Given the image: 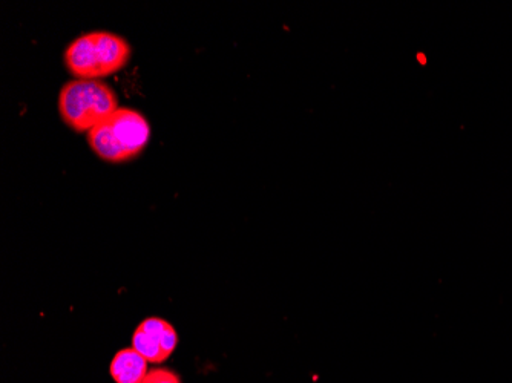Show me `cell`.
<instances>
[{
    "instance_id": "cell-5",
    "label": "cell",
    "mask_w": 512,
    "mask_h": 383,
    "mask_svg": "<svg viewBox=\"0 0 512 383\" xmlns=\"http://www.w3.org/2000/svg\"><path fill=\"white\" fill-rule=\"evenodd\" d=\"M115 383H142L148 376V361L135 348H123L115 353L109 367Z\"/></svg>"
},
{
    "instance_id": "cell-1",
    "label": "cell",
    "mask_w": 512,
    "mask_h": 383,
    "mask_svg": "<svg viewBox=\"0 0 512 383\" xmlns=\"http://www.w3.org/2000/svg\"><path fill=\"white\" fill-rule=\"evenodd\" d=\"M128 40L108 31H92L69 43L65 65L80 80H102L119 73L131 60Z\"/></svg>"
},
{
    "instance_id": "cell-4",
    "label": "cell",
    "mask_w": 512,
    "mask_h": 383,
    "mask_svg": "<svg viewBox=\"0 0 512 383\" xmlns=\"http://www.w3.org/2000/svg\"><path fill=\"white\" fill-rule=\"evenodd\" d=\"M178 334L172 324L161 318H148L132 334V348L151 364H163L174 353Z\"/></svg>"
},
{
    "instance_id": "cell-2",
    "label": "cell",
    "mask_w": 512,
    "mask_h": 383,
    "mask_svg": "<svg viewBox=\"0 0 512 383\" xmlns=\"http://www.w3.org/2000/svg\"><path fill=\"white\" fill-rule=\"evenodd\" d=\"M151 138L145 115L119 108L108 120L88 132V143L97 157L108 163H126L142 154Z\"/></svg>"
},
{
    "instance_id": "cell-6",
    "label": "cell",
    "mask_w": 512,
    "mask_h": 383,
    "mask_svg": "<svg viewBox=\"0 0 512 383\" xmlns=\"http://www.w3.org/2000/svg\"><path fill=\"white\" fill-rule=\"evenodd\" d=\"M142 383H181L180 376L168 368H155L148 373Z\"/></svg>"
},
{
    "instance_id": "cell-3",
    "label": "cell",
    "mask_w": 512,
    "mask_h": 383,
    "mask_svg": "<svg viewBox=\"0 0 512 383\" xmlns=\"http://www.w3.org/2000/svg\"><path fill=\"white\" fill-rule=\"evenodd\" d=\"M59 114L68 128L76 132H91L114 114L119 97L102 80H71L59 94Z\"/></svg>"
}]
</instances>
